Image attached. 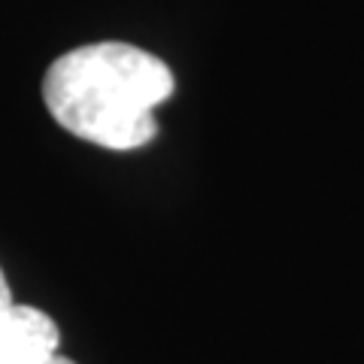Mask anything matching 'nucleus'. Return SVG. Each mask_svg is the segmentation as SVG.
<instances>
[{"mask_svg":"<svg viewBox=\"0 0 364 364\" xmlns=\"http://www.w3.org/2000/svg\"><path fill=\"white\" fill-rule=\"evenodd\" d=\"M173 70L131 43H91L61 55L43 76V100L67 134L112 152L152 143L155 109L173 97Z\"/></svg>","mask_w":364,"mask_h":364,"instance_id":"nucleus-1","label":"nucleus"},{"mask_svg":"<svg viewBox=\"0 0 364 364\" xmlns=\"http://www.w3.org/2000/svg\"><path fill=\"white\" fill-rule=\"evenodd\" d=\"M58 325L49 313L13 304L0 313V364H46L58 355Z\"/></svg>","mask_w":364,"mask_h":364,"instance_id":"nucleus-2","label":"nucleus"},{"mask_svg":"<svg viewBox=\"0 0 364 364\" xmlns=\"http://www.w3.org/2000/svg\"><path fill=\"white\" fill-rule=\"evenodd\" d=\"M16 301H13V289H9V282H6V277H4V270H0V313L4 310H9Z\"/></svg>","mask_w":364,"mask_h":364,"instance_id":"nucleus-3","label":"nucleus"},{"mask_svg":"<svg viewBox=\"0 0 364 364\" xmlns=\"http://www.w3.org/2000/svg\"><path fill=\"white\" fill-rule=\"evenodd\" d=\"M46 364H76V361H73V358H64V355H52Z\"/></svg>","mask_w":364,"mask_h":364,"instance_id":"nucleus-4","label":"nucleus"}]
</instances>
